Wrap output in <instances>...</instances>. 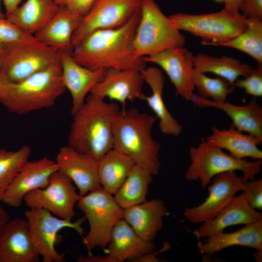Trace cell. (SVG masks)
I'll list each match as a JSON object with an SVG mask.
<instances>
[{"label": "cell", "mask_w": 262, "mask_h": 262, "mask_svg": "<svg viewBox=\"0 0 262 262\" xmlns=\"http://www.w3.org/2000/svg\"><path fill=\"white\" fill-rule=\"evenodd\" d=\"M140 17L141 9L119 27L94 31L74 49L73 58L92 70H144L147 63L135 56L133 45Z\"/></svg>", "instance_id": "1"}, {"label": "cell", "mask_w": 262, "mask_h": 262, "mask_svg": "<svg viewBox=\"0 0 262 262\" xmlns=\"http://www.w3.org/2000/svg\"><path fill=\"white\" fill-rule=\"evenodd\" d=\"M119 110L117 104L89 94L72 115L67 145L98 161L113 148V125Z\"/></svg>", "instance_id": "2"}, {"label": "cell", "mask_w": 262, "mask_h": 262, "mask_svg": "<svg viewBox=\"0 0 262 262\" xmlns=\"http://www.w3.org/2000/svg\"><path fill=\"white\" fill-rule=\"evenodd\" d=\"M157 118L139 112L135 108L119 110L113 125V148L127 155L136 164L157 175L161 164V145L152 137Z\"/></svg>", "instance_id": "3"}, {"label": "cell", "mask_w": 262, "mask_h": 262, "mask_svg": "<svg viewBox=\"0 0 262 262\" xmlns=\"http://www.w3.org/2000/svg\"><path fill=\"white\" fill-rule=\"evenodd\" d=\"M66 91L60 60L18 82L0 78V103L17 114L49 108Z\"/></svg>", "instance_id": "4"}, {"label": "cell", "mask_w": 262, "mask_h": 262, "mask_svg": "<svg viewBox=\"0 0 262 262\" xmlns=\"http://www.w3.org/2000/svg\"><path fill=\"white\" fill-rule=\"evenodd\" d=\"M186 38L154 0H142L141 17L133 40L134 53L142 58L184 47Z\"/></svg>", "instance_id": "5"}, {"label": "cell", "mask_w": 262, "mask_h": 262, "mask_svg": "<svg viewBox=\"0 0 262 262\" xmlns=\"http://www.w3.org/2000/svg\"><path fill=\"white\" fill-rule=\"evenodd\" d=\"M191 164L186 173L188 180H199L204 189L215 175L231 171H240L243 179L251 180L261 171L262 161H247L231 156L220 148L202 138L197 147H192L189 152Z\"/></svg>", "instance_id": "6"}, {"label": "cell", "mask_w": 262, "mask_h": 262, "mask_svg": "<svg viewBox=\"0 0 262 262\" xmlns=\"http://www.w3.org/2000/svg\"><path fill=\"white\" fill-rule=\"evenodd\" d=\"M61 51L37 39L2 49L0 78L18 82L58 62Z\"/></svg>", "instance_id": "7"}, {"label": "cell", "mask_w": 262, "mask_h": 262, "mask_svg": "<svg viewBox=\"0 0 262 262\" xmlns=\"http://www.w3.org/2000/svg\"><path fill=\"white\" fill-rule=\"evenodd\" d=\"M77 204L89 225L82 243L89 251L96 247L105 248L114 227L123 219V209L101 186L81 196Z\"/></svg>", "instance_id": "8"}, {"label": "cell", "mask_w": 262, "mask_h": 262, "mask_svg": "<svg viewBox=\"0 0 262 262\" xmlns=\"http://www.w3.org/2000/svg\"><path fill=\"white\" fill-rule=\"evenodd\" d=\"M169 17L178 29L200 37L202 45L211 46L236 36L245 30L248 21L240 12L233 13L225 8L216 13H177Z\"/></svg>", "instance_id": "9"}, {"label": "cell", "mask_w": 262, "mask_h": 262, "mask_svg": "<svg viewBox=\"0 0 262 262\" xmlns=\"http://www.w3.org/2000/svg\"><path fill=\"white\" fill-rule=\"evenodd\" d=\"M24 215L28 223L32 240L37 253L43 262H65V254H59L55 249L58 232L65 228L76 230L80 235L84 233L82 227L85 221L84 216L75 222L53 215L42 208H29Z\"/></svg>", "instance_id": "10"}, {"label": "cell", "mask_w": 262, "mask_h": 262, "mask_svg": "<svg viewBox=\"0 0 262 262\" xmlns=\"http://www.w3.org/2000/svg\"><path fill=\"white\" fill-rule=\"evenodd\" d=\"M142 0H97L73 34V48L96 30L114 29L125 24L140 10Z\"/></svg>", "instance_id": "11"}, {"label": "cell", "mask_w": 262, "mask_h": 262, "mask_svg": "<svg viewBox=\"0 0 262 262\" xmlns=\"http://www.w3.org/2000/svg\"><path fill=\"white\" fill-rule=\"evenodd\" d=\"M80 197L72 180L58 170L45 188L29 192L23 202L29 208H42L59 218L71 220L75 215V205Z\"/></svg>", "instance_id": "12"}, {"label": "cell", "mask_w": 262, "mask_h": 262, "mask_svg": "<svg viewBox=\"0 0 262 262\" xmlns=\"http://www.w3.org/2000/svg\"><path fill=\"white\" fill-rule=\"evenodd\" d=\"M243 177L235 171L221 173L213 177L208 187L209 196L200 205L186 208L185 217L193 223H204L213 219L232 200L235 194L243 189Z\"/></svg>", "instance_id": "13"}, {"label": "cell", "mask_w": 262, "mask_h": 262, "mask_svg": "<svg viewBox=\"0 0 262 262\" xmlns=\"http://www.w3.org/2000/svg\"><path fill=\"white\" fill-rule=\"evenodd\" d=\"M142 58L146 63L159 66L175 87L176 94L187 101L192 100L195 94L194 55L187 49L184 47L171 48Z\"/></svg>", "instance_id": "14"}, {"label": "cell", "mask_w": 262, "mask_h": 262, "mask_svg": "<svg viewBox=\"0 0 262 262\" xmlns=\"http://www.w3.org/2000/svg\"><path fill=\"white\" fill-rule=\"evenodd\" d=\"M58 170L55 161L47 157L37 161L28 160L11 182L2 202L9 207H19L26 195L33 190L45 188L51 175Z\"/></svg>", "instance_id": "15"}, {"label": "cell", "mask_w": 262, "mask_h": 262, "mask_svg": "<svg viewBox=\"0 0 262 262\" xmlns=\"http://www.w3.org/2000/svg\"><path fill=\"white\" fill-rule=\"evenodd\" d=\"M144 82L141 71L108 69L103 79L95 85L89 94L102 100L108 98L124 106L127 101L140 99Z\"/></svg>", "instance_id": "16"}, {"label": "cell", "mask_w": 262, "mask_h": 262, "mask_svg": "<svg viewBox=\"0 0 262 262\" xmlns=\"http://www.w3.org/2000/svg\"><path fill=\"white\" fill-rule=\"evenodd\" d=\"M58 171L68 177L82 196L100 186L98 161L68 145L60 148L55 159Z\"/></svg>", "instance_id": "17"}, {"label": "cell", "mask_w": 262, "mask_h": 262, "mask_svg": "<svg viewBox=\"0 0 262 262\" xmlns=\"http://www.w3.org/2000/svg\"><path fill=\"white\" fill-rule=\"evenodd\" d=\"M0 259L1 262L39 261L26 219H10L0 229Z\"/></svg>", "instance_id": "18"}, {"label": "cell", "mask_w": 262, "mask_h": 262, "mask_svg": "<svg viewBox=\"0 0 262 262\" xmlns=\"http://www.w3.org/2000/svg\"><path fill=\"white\" fill-rule=\"evenodd\" d=\"M72 54L61 51L60 63L63 82L72 98V115L83 105L92 88L103 79L106 69L92 70L82 66L74 60Z\"/></svg>", "instance_id": "19"}, {"label": "cell", "mask_w": 262, "mask_h": 262, "mask_svg": "<svg viewBox=\"0 0 262 262\" xmlns=\"http://www.w3.org/2000/svg\"><path fill=\"white\" fill-rule=\"evenodd\" d=\"M104 262H133L141 256L153 251L155 245L152 241L141 238L123 219L114 227L108 244Z\"/></svg>", "instance_id": "20"}, {"label": "cell", "mask_w": 262, "mask_h": 262, "mask_svg": "<svg viewBox=\"0 0 262 262\" xmlns=\"http://www.w3.org/2000/svg\"><path fill=\"white\" fill-rule=\"evenodd\" d=\"M262 220L261 213L253 209L249 204L244 192L234 196L231 202L217 215L194 231L198 238H209L223 232L229 226L249 224Z\"/></svg>", "instance_id": "21"}, {"label": "cell", "mask_w": 262, "mask_h": 262, "mask_svg": "<svg viewBox=\"0 0 262 262\" xmlns=\"http://www.w3.org/2000/svg\"><path fill=\"white\" fill-rule=\"evenodd\" d=\"M192 101L201 108H214L224 111L231 119L232 125L236 129L262 140V107L257 98L253 97L246 105L243 106L226 101H214L195 94Z\"/></svg>", "instance_id": "22"}, {"label": "cell", "mask_w": 262, "mask_h": 262, "mask_svg": "<svg viewBox=\"0 0 262 262\" xmlns=\"http://www.w3.org/2000/svg\"><path fill=\"white\" fill-rule=\"evenodd\" d=\"M166 213L164 201L153 199L123 209V219L141 238L153 242L163 227Z\"/></svg>", "instance_id": "23"}, {"label": "cell", "mask_w": 262, "mask_h": 262, "mask_svg": "<svg viewBox=\"0 0 262 262\" xmlns=\"http://www.w3.org/2000/svg\"><path fill=\"white\" fill-rule=\"evenodd\" d=\"M145 82L151 88L152 94L147 96L143 94L141 100L145 101L159 120L158 127L164 134L178 136L182 131L181 125L172 116L166 107L163 99L164 77L162 70L149 66L141 71Z\"/></svg>", "instance_id": "24"}, {"label": "cell", "mask_w": 262, "mask_h": 262, "mask_svg": "<svg viewBox=\"0 0 262 262\" xmlns=\"http://www.w3.org/2000/svg\"><path fill=\"white\" fill-rule=\"evenodd\" d=\"M82 18L70 12L65 6H60L53 17L34 35L38 41L48 46L72 53V35Z\"/></svg>", "instance_id": "25"}, {"label": "cell", "mask_w": 262, "mask_h": 262, "mask_svg": "<svg viewBox=\"0 0 262 262\" xmlns=\"http://www.w3.org/2000/svg\"><path fill=\"white\" fill-rule=\"evenodd\" d=\"M205 140L209 143L228 150L231 156L239 159L250 157L262 159V151L258 147L262 140L248 133H244L231 125L228 129L220 130L213 126L212 133Z\"/></svg>", "instance_id": "26"}, {"label": "cell", "mask_w": 262, "mask_h": 262, "mask_svg": "<svg viewBox=\"0 0 262 262\" xmlns=\"http://www.w3.org/2000/svg\"><path fill=\"white\" fill-rule=\"evenodd\" d=\"M204 243H199L200 252L207 257L228 247L241 246L262 250V220L245 225L230 233H221L208 238Z\"/></svg>", "instance_id": "27"}, {"label": "cell", "mask_w": 262, "mask_h": 262, "mask_svg": "<svg viewBox=\"0 0 262 262\" xmlns=\"http://www.w3.org/2000/svg\"><path fill=\"white\" fill-rule=\"evenodd\" d=\"M59 6L54 0H26L6 17L24 31L34 35L53 17Z\"/></svg>", "instance_id": "28"}, {"label": "cell", "mask_w": 262, "mask_h": 262, "mask_svg": "<svg viewBox=\"0 0 262 262\" xmlns=\"http://www.w3.org/2000/svg\"><path fill=\"white\" fill-rule=\"evenodd\" d=\"M135 164L127 155L112 148L98 161V175L100 186L114 195Z\"/></svg>", "instance_id": "29"}, {"label": "cell", "mask_w": 262, "mask_h": 262, "mask_svg": "<svg viewBox=\"0 0 262 262\" xmlns=\"http://www.w3.org/2000/svg\"><path fill=\"white\" fill-rule=\"evenodd\" d=\"M152 176L147 169L135 164L114 195L118 205L125 209L146 201Z\"/></svg>", "instance_id": "30"}, {"label": "cell", "mask_w": 262, "mask_h": 262, "mask_svg": "<svg viewBox=\"0 0 262 262\" xmlns=\"http://www.w3.org/2000/svg\"><path fill=\"white\" fill-rule=\"evenodd\" d=\"M194 66L203 73H214L232 83L239 77L247 76L253 69L249 64L233 57H218L202 53L194 56Z\"/></svg>", "instance_id": "31"}, {"label": "cell", "mask_w": 262, "mask_h": 262, "mask_svg": "<svg viewBox=\"0 0 262 262\" xmlns=\"http://www.w3.org/2000/svg\"><path fill=\"white\" fill-rule=\"evenodd\" d=\"M247 25L239 34L226 42L214 44L241 50L253 58L258 64H262V21L255 18H247Z\"/></svg>", "instance_id": "32"}, {"label": "cell", "mask_w": 262, "mask_h": 262, "mask_svg": "<svg viewBox=\"0 0 262 262\" xmlns=\"http://www.w3.org/2000/svg\"><path fill=\"white\" fill-rule=\"evenodd\" d=\"M31 149L23 146L16 150L0 149V204L11 182L29 160Z\"/></svg>", "instance_id": "33"}, {"label": "cell", "mask_w": 262, "mask_h": 262, "mask_svg": "<svg viewBox=\"0 0 262 262\" xmlns=\"http://www.w3.org/2000/svg\"><path fill=\"white\" fill-rule=\"evenodd\" d=\"M193 82L198 96L206 98H211L216 102L227 100L229 94L232 93L235 87L233 83L220 77L212 78L194 68Z\"/></svg>", "instance_id": "34"}, {"label": "cell", "mask_w": 262, "mask_h": 262, "mask_svg": "<svg viewBox=\"0 0 262 262\" xmlns=\"http://www.w3.org/2000/svg\"><path fill=\"white\" fill-rule=\"evenodd\" d=\"M35 39L34 35L24 31L6 17H0V47L2 49Z\"/></svg>", "instance_id": "35"}, {"label": "cell", "mask_w": 262, "mask_h": 262, "mask_svg": "<svg viewBox=\"0 0 262 262\" xmlns=\"http://www.w3.org/2000/svg\"><path fill=\"white\" fill-rule=\"evenodd\" d=\"M234 86L243 88L245 92L253 97L262 96V64H258L257 69H254L247 76L238 79L233 83Z\"/></svg>", "instance_id": "36"}, {"label": "cell", "mask_w": 262, "mask_h": 262, "mask_svg": "<svg viewBox=\"0 0 262 262\" xmlns=\"http://www.w3.org/2000/svg\"><path fill=\"white\" fill-rule=\"evenodd\" d=\"M246 196L249 205L254 209H262V179H243L242 190Z\"/></svg>", "instance_id": "37"}, {"label": "cell", "mask_w": 262, "mask_h": 262, "mask_svg": "<svg viewBox=\"0 0 262 262\" xmlns=\"http://www.w3.org/2000/svg\"><path fill=\"white\" fill-rule=\"evenodd\" d=\"M239 10L246 18L253 17L262 21V0H243Z\"/></svg>", "instance_id": "38"}, {"label": "cell", "mask_w": 262, "mask_h": 262, "mask_svg": "<svg viewBox=\"0 0 262 262\" xmlns=\"http://www.w3.org/2000/svg\"><path fill=\"white\" fill-rule=\"evenodd\" d=\"M97 0H68L65 6L73 14L82 17L91 9Z\"/></svg>", "instance_id": "39"}, {"label": "cell", "mask_w": 262, "mask_h": 262, "mask_svg": "<svg viewBox=\"0 0 262 262\" xmlns=\"http://www.w3.org/2000/svg\"><path fill=\"white\" fill-rule=\"evenodd\" d=\"M169 247V244H164L163 248L159 251H154V250L146 253L134 260L135 262H160V260L156 257L160 252L166 250Z\"/></svg>", "instance_id": "40"}, {"label": "cell", "mask_w": 262, "mask_h": 262, "mask_svg": "<svg viewBox=\"0 0 262 262\" xmlns=\"http://www.w3.org/2000/svg\"><path fill=\"white\" fill-rule=\"evenodd\" d=\"M23 0H2L4 5L5 16L12 13L15 9L20 5Z\"/></svg>", "instance_id": "41"}, {"label": "cell", "mask_w": 262, "mask_h": 262, "mask_svg": "<svg viewBox=\"0 0 262 262\" xmlns=\"http://www.w3.org/2000/svg\"><path fill=\"white\" fill-rule=\"evenodd\" d=\"M243 0H225V9L233 13H238L239 6Z\"/></svg>", "instance_id": "42"}, {"label": "cell", "mask_w": 262, "mask_h": 262, "mask_svg": "<svg viewBox=\"0 0 262 262\" xmlns=\"http://www.w3.org/2000/svg\"><path fill=\"white\" fill-rule=\"evenodd\" d=\"M10 220V217L8 212L0 204V229Z\"/></svg>", "instance_id": "43"}, {"label": "cell", "mask_w": 262, "mask_h": 262, "mask_svg": "<svg viewBox=\"0 0 262 262\" xmlns=\"http://www.w3.org/2000/svg\"><path fill=\"white\" fill-rule=\"evenodd\" d=\"M257 252L254 254V257L257 262H262V250H257Z\"/></svg>", "instance_id": "44"}, {"label": "cell", "mask_w": 262, "mask_h": 262, "mask_svg": "<svg viewBox=\"0 0 262 262\" xmlns=\"http://www.w3.org/2000/svg\"><path fill=\"white\" fill-rule=\"evenodd\" d=\"M54 1L59 6H65L68 0H54Z\"/></svg>", "instance_id": "45"}, {"label": "cell", "mask_w": 262, "mask_h": 262, "mask_svg": "<svg viewBox=\"0 0 262 262\" xmlns=\"http://www.w3.org/2000/svg\"><path fill=\"white\" fill-rule=\"evenodd\" d=\"M0 17H2V18L6 17L5 15H3L2 13L1 12V9H0Z\"/></svg>", "instance_id": "46"}, {"label": "cell", "mask_w": 262, "mask_h": 262, "mask_svg": "<svg viewBox=\"0 0 262 262\" xmlns=\"http://www.w3.org/2000/svg\"><path fill=\"white\" fill-rule=\"evenodd\" d=\"M1 53H2V48L0 47V61Z\"/></svg>", "instance_id": "47"}, {"label": "cell", "mask_w": 262, "mask_h": 262, "mask_svg": "<svg viewBox=\"0 0 262 262\" xmlns=\"http://www.w3.org/2000/svg\"><path fill=\"white\" fill-rule=\"evenodd\" d=\"M216 0V1H225V0Z\"/></svg>", "instance_id": "48"}, {"label": "cell", "mask_w": 262, "mask_h": 262, "mask_svg": "<svg viewBox=\"0 0 262 262\" xmlns=\"http://www.w3.org/2000/svg\"><path fill=\"white\" fill-rule=\"evenodd\" d=\"M0 262H1L0 259Z\"/></svg>", "instance_id": "49"}]
</instances>
